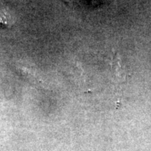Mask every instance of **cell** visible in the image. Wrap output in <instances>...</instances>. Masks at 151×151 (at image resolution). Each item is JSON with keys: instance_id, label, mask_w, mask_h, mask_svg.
<instances>
[{"instance_id": "7a4b0ae2", "label": "cell", "mask_w": 151, "mask_h": 151, "mask_svg": "<svg viewBox=\"0 0 151 151\" xmlns=\"http://www.w3.org/2000/svg\"><path fill=\"white\" fill-rule=\"evenodd\" d=\"M13 24L12 20H11L9 16L0 12V27H9Z\"/></svg>"}, {"instance_id": "6da1fadb", "label": "cell", "mask_w": 151, "mask_h": 151, "mask_svg": "<svg viewBox=\"0 0 151 151\" xmlns=\"http://www.w3.org/2000/svg\"><path fill=\"white\" fill-rule=\"evenodd\" d=\"M112 71L116 78L120 79L125 78L126 73L123 69L121 60L119 58L118 53H113L112 58Z\"/></svg>"}]
</instances>
